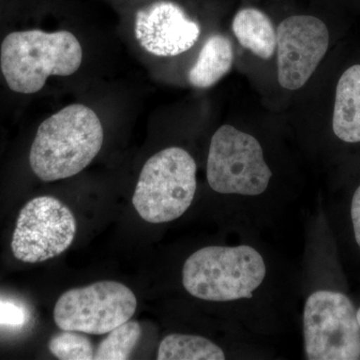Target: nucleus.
I'll return each instance as SVG.
<instances>
[{"instance_id":"nucleus-14","label":"nucleus","mask_w":360,"mask_h":360,"mask_svg":"<svg viewBox=\"0 0 360 360\" xmlns=\"http://www.w3.org/2000/svg\"><path fill=\"white\" fill-rule=\"evenodd\" d=\"M158 360H224V348L203 336L172 333L161 340Z\"/></svg>"},{"instance_id":"nucleus-11","label":"nucleus","mask_w":360,"mask_h":360,"mask_svg":"<svg viewBox=\"0 0 360 360\" xmlns=\"http://www.w3.org/2000/svg\"><path fill=\"white\" fill-rule=\"evenodd\" d=\"M333 130L345 143H360V65L349 66L336 84Z\"/></svg>"},{"instance_id":"nucleus-1","label":"nucleus","mask_w":360,"mask_h":360,"mask_svg":"<svg viewBox=\"0 0 360 360\" xmlns=\"http://www.w3.org/2000/svg\"><path fill=\"white\" fill-rule=\"evenodd\" d=\"M103 136L96 113L84 104H71L39 125L30 148V167L42 181L70 179L96 158Z\"/></svg>"},{"instance_id":"nucleus-2","label":"nucleus","mask_w":360,"mask_h":360,"mask_svg":"<svg viewBox=\"0 0 360 360\" xmlns=\"http://www.w3.org/2000/svg\"><path fill=\"white\" fill-rule=\"evenodd\" d=\"M269 274L266 260L248 245H208L182 267V285L198 300L217 303L252 300Z\"/></svg>"},{"instance_id":"nucleus-7","label":"nucleus","mask_w":360,"mask_h":360,"mask_svg":"<svg viewBox=\"0 0 360 360\" xmlns=\"http://www.w3.org/2000/svg\"><path fill=\"white\" fill-rule=\"evenodd\" d=\"M137 300L127 285L104 281L61 295L53 309V319L61 330L86 335H106L130 321Z\"/></svg>"},{"instance_id":"nucleus-10","label":"nucleus","mask_w":360,"mask_h":360,"mask_svg":"<svg viewBox=\"0 0 360 360\" xmlns=\"http://www.w3.org/2000/svg\"><path fill=\"white\" fill-rule=\"evenodd\" d=\"M134 32L137 41L149 53L172 58L195 45L200 27L177 4L160 1L136 13Z\"/></svg>"},{"instance_id":"nucleus-19","label":"nucleus","mask_w":360,"mask_h":360,"mask_svg":"<svg viewBox=\"0 0 360 360\" xmlns=\"http://www.w3.org/2000/svg\"><path fill=\"white\" fill-rule=\"evenodd\" d=\"M356 316H357V321H359V324L360 326V307H359V309H357V310H356Z\"/></svg>"},{"instance_id":"nucleus-17","label":"nucleus","mask_w":360,"mask_h":360,"mask_svg":"<svg viewBox=\"0 0 360 360\" xmlns=\"http://www.w3.org/2000/svg\"><path fill=\"white\" fill-rule=\"evenodd\" d=\"M25 314L14 303L0 300V324L1 326H20L25 323Z\"/></svg>"},{"instance_id":"nucleus-13","label":"nucleus","mask_w":360,"mask_h":360,"mask_svg":"<svg viewBox=\"0 0 360 360\" xmlns=\"http://www.w3.org/2000/svg\"><path fill=\"white\" fill-rule=\"evenodd\" d=\"M232 32L239 44L262 59L276 51L277 32L269 16L252 7L241 9L232 21Z\"/></svg>"},{"instance_id":"nucleus-12","label":"nucleus","mask_w":360,"mask_h":360,"mask_svg":"<svg viewBox=\"0 0 360 360\" xmlns=\"http://www.w3.org/2000/svg\"><path fill=\"white\" fill-rule=\"evenodd\" d=\"M234 52L231 41L222 34L208 37L191 70L189 84L196 89H208L224 77L233 65Z\"/></svg>"},{"instance_id":"nucleus-18","label":"nucleus","mask_w":360,"mask_h":360,"mask_svg":"<svg viewBox=\"0 0 360 360\" xmlns=\"http://www.w3.org/2000/svg\"><path fill=\"white\" fill-rule=\"evenodd\" d=\"M350 221H352L355 243L360 250V184L355 189L352 202H350Z\"/></svg>"},{"instance_id":"nucleus-8","label":"nucleus","mask_w":360,"mask_h":360,"mask_svg":"<svg viewBox=\"0 0 360 360\" xmlns=\"http://www.w3.org/2000/svg\"><path fill=\"white\" fill-rule=\"evenodd\" d=\"M77 220L58 198L39 196L20 210L11 240L15 258L37 264L58 257L75 240Z\"/></svg>"},{"instance_id":"nucleus-6","label":"nucleus","mask_w":360,"mask_h":360,"mask_svg":"<svg viewBox=\"0 0 360 360\" xmlns=\"http://www.w3.org/2000/svg\"><path fill=\"white\" fill-rule=\"evenodd\" d=\"M356 307L340 291L319 290L307 297L302 326L305 359H360V326Z\"/></svg>"},{"instance_id":"nucleus-15","label":"nucleus","mask_w":360,"mask_h":360,"mask_svg":"<svg viewBox=\"0 0 360 360\" xmlns=\"http://www.w3.org/2000/svg\"><path fill=\"white\" fill-rule=\"evenodd\" d=\"M141 336V326L137 321H129L112 329L97 347L96 360L129 359Z\"/></svg>"},{"instance_id":"nucleus-5","label":"nucleus","mask_w":360,"mask_h":360,"mask_svg":"<svg viewBox=\"0 0 360 360\" xmlns=\"http://www.w3.org/2000/svg\"><path fill=\"white\" fill-rule=\"evenodd\" d=\"M206 179L215 193L257 198L269 189L272 172L257 139L225 124L212 135Z\"/></svg>"},{"instance_id":"nucleus-9","label":"nucleus","mask_w":360,"mask_h":360,"mask_svg":"<svg viewBox=\"0 0 360 360\" xmlns=\"http://www.w3.org/2000/svg\"><path fill=\"white\" fill-rule=\"evenodd\" d=\"M277 77L283 89H302L328 51L330 33L321 18L292 15L277 27Z\"/></svg>"},{"instance_id":"nucleus-4","label":"nucleus","mask_w":360,"mask_h":360,"mask_svg":"<svg viewBox=\"0 0 360 360\" xmlns=\"http://www.w3.org/2000/svg\"><path fill=\"white\" fill-rule=\"evenodd\" d=\"M195 161L186 149L167 148L142 167L132 198L135 210L149 224H167L187 212L198 188Z\"/></svg>"},{"instance_id":"nucleus-3","label":"nucleus","mask_w":360,"mask_h":360,"mask_svg":"<svg viewBox=\"0 0 360 360\" xmlns=\"http://www.w3.org/2000/svg\"><path fill=\"white\" fill-rule=\"evenodd\" d=\"M82 63L80 42L71 32L33 30L7 35L1 44L0 66L9 89L32 94L47 78L70 77Z\"/></svg>"},{"instance_id":"nucleus-16","label":"nucleus","mask_w":360,"mask_h":360,"mask_svg":"<svg viewBox=\"0 0 360 360\" xmlns=\"http://www.w3.org/2000/svg\"><path fill=\"white\" fill-rule=\"evenodd\" d=\"M49 341V350L61 360H90L94 349L89 338L78 331L63 330Z\"/></svg>"}]
</instances>
